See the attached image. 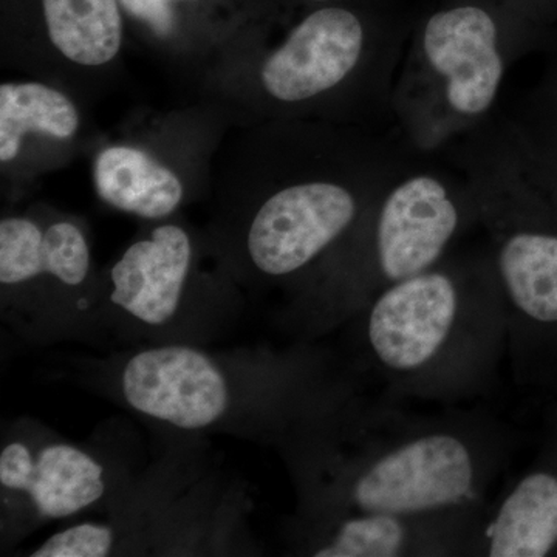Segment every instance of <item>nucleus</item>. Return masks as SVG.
I'll return each mask as SVG.
<instances>
[{
  "instance_id": "1",
  "label": "nucleus",
  "mask_w": 557,
  "mask_h": 557,
  "mask_svg": "<svg viewBox=\"0 0 557 557\" xmlns=\"http://www.w3.org/2000/svg\"><path fill=\"white\" fill-rule=\"evenodd\" d=\"M212 166L207 233L242 285L289 293L347 239L412 150L311 120L234 124Z\"/></svg>"
},
{
  "instance_id": "19",
  "label": "nucleus",
  "mask_w": 557,
  "mask_h": 557,
  "mask_svg": "<svg viewBox=\"0 0 557 557\" xmlns=\"http://www.w3.org/2000/svg\"><path fill=\"white\" fill-rule=\"evenodd\" d=\"M528 3H533V5L541 7V3H544V0H525Z\"/></svg>"
},
{
  "instance_id": "9",
  "label": "nucleus",
  "mask_w": 557,
  "mask_h": 557,
  "mask_svg": "<svg viewBox=\"0 0 557 557\" xmlns=\"http://www.w3.org/2000/svg\"><path fill=\"white\" fill-rule=\"evenodd\" d=\"M189 435L139 472L104 519L61 528L28 556L252 555L245 490L205 469Z\"/></svg>"
},
{
  "instance_id": "16",
  "label": "nucleus",
  "mask_w": 557,
  "mask_h": 557,
  "mask_svg": "<svg viewBox=\"0 0 557 557\" xmlns=\"http://www.w3.org/2000/svg\"><path fill=\"white\" fill-rule=\"evenodd\" d=\"M135 36L199 83L248 32L285 9L281 0H120Z\"/></svg>"
},
{
  "instance_id": "10",
  "label": "nucleus",
  "mask_w": 557,
  "mask_h": 557,
  "mask_svg": "<svg viewBox=\"0 0 557 557\" xmlns=\"http://www.w3.org/2000/svg\"><path fill=\"white\" fill-rule=\"evenodd\" d=\"M101 270L78 215L49 205L0 219V314L33 344L95 341L100 329Z\"/></svg>"
},
{
  "instance_id": "3",
  "label": "nucleus",
  "mask_w": 557,
  "mask_h": 557,
  "mask_svg": "<svg viewBox=\"0 0 557 557\" xmlns=\"http://www.w3.org/2000/svg\"><path fill=\"white\" fill-rule=\"evenodd\" d=\"M287 13L252 28L209 70L205 100L234 124L311 120L369 129L391 116L395 79L416 14L391 0L307 5L274 39Z\"/></svg>"
},
{
  "instance_id": "2",
  "label": "nucleus",
  "mask_w": 557,
  "mask_h": 557,
  "mask_svg": "<svg viewBox=\"0 0 557 557\" xmlns=\"http://www.w3.org/2000/svg\"><path fill=\"white\" fill-rule=\"evenodd\" d=\"M359 395L347 379L274 448L295 486V515L485 511L507 465V428L482 412L418 416Z\"/></svg>"
},
{
  "instance_id": "6",
  "label": "nucleus",
  "mask_w": 557,
  "mask_h": 557,
  "mask_svg": "<svg viewBox=\"0 0 557 557\" xmlns=\"http://www.w3.org/2000/svg\"><path fill=\"white\" fill-rule=\"evenodd\" d=\"M435 157L412 153L347 239L289 293L282 313L289 330L313 339L347 325L383 289L438 265L478 226L467 178Z\"/></svg>"
},
{
  "instance_id": "12",
  "label": "nucleus",
  "mask_w": 557,
  "mask_h": 557,
  "mask_svg": "<svg viewBox=\"0 0 557 557\" xmlns=\"http://www.w3.org/2000/svg\"><path fill=\"white\" fill-rule=\"evenodd\" d=\"M139 472L100 443H75L33 418L2 429L0 539L2 552L58 520L109 511Z\"/></svg>"
},
{
  "instance_id": "18",
  "label": "nucleus",
  "mask_w": 557,
  "mask_h": 557,
  "mask_svg": "<svg viewBox=\"0 0 557 557\" xmlns=\"http://www.w3.org/2000/svg\"><path fill=\"white\" fill-rule=\"evenodd\" d=\"M306 5H322V3L343 2V0H299Z\"/></svg>"
},
{
  "instance_id": "5",
  "label": "nucleus",
  "mask_w": 557,
  "mask_h": 557,
  "mask_svg": "<svg viewBox=\"0 0 557 557\" xmlns=\"http://www.w3.org/2000/svg\"><path fill=\"white\" fill-rule=\"evenodd\" d=\"M350 325L359 368L392 399L448 403L493 387L507 354L508 318L486 247L379 293Z\"/></svg>"
},
{
  "instance_id": "15",
  "label": "nucleus",
  "mask_w": 557,
  "mask_h": 557,
  "mask_svg": "<svg viewBox=\"0 0 557 557\" xmlns=\"http://www.w3.org/2000/svg\"><path fill=\"white\" fill-rule=\"evenodd\" d=\"M485 511L432 516L293 515L287 542L293 555L311 557L469 556Z\"/></svg>"
},
{
  "instance_id": "17",
  "label": "nucleus",
  "mask_w": 557,
  "mask_h": 557,
  "mask_svg": "<svg viewBox=\"0 0 557 557\" xmlns=\"http://www.w3.org/2000/svg\"><path fill=\"white\" fill-rule=\"evenodd\" d=\"M556 547L557 474L534 469L487 504L469 556L544 557Z\"/></svg>"
},
{
  "instance_id": "8",
  "label": "nucleus",
  "mask_w": 557,
  "mask_h": 557,
  "mask_svg": "<svg viewBox=\"0 0 557 557\" xmlns=\"http://www.w3.org/2000/svg\"><path fill=\"white\" fill-rule=\"evenodd\" d=\"M242 304V284L207 231L180 215L146 222L101 270V338L205 346L230 329Z\"/></svg>"
},
{
  "instance_id": "7",
  "label": "nucleus",
  "mask_w": 557,
  "mask_h": 557,
  "mask_svg": "<svg viewBox=\"0 0 557 557\" xmlns=\"http://www.w3.org/2000/svg\"><path fill=\"white\" fill-rule=\"evenodd\" d=\"M537 9L525 0H434L416 14L391 102L406 148L440 156L493 115Z\"/></svg>"
},
{
  "instance_id": "4",
  "label": "nucleus",
  "mask_w": 557,
  "mask_h": 557,
  "mask_svg": "<svg viewBox=\"0 0 557 557\" xmlns=\"http://www.w3.org/2000/svg\"><path fill=\"white\" fill-rule=\"evenodd\" d=\"M78 369L87 386L159 428L273 446L346 380L309 346L212 351L150 344L81 359Z\"/></svg>"
},
{
  "instance_id": "11",
  "label": "nucleus",
  "mask_w": 557,
  "mask_h": 557,
  "mask_svg": "<svg viewBox=\"0 0 557 557\" xmlns=\"http://www.w3.org/2000/svg\"><path fill=\"white\" fill-rule=\"evenodd\" d=\"M233 126L228 110L209 100L132 116L95 145V194L106 207L145 223L175 218L211 193L215 156Z\"/></svg>"
},
{
  "instance_id": "13",
  "label": "nucleus",
  "mask_w": 557,
  "mask_h": 557,
  "mask_svg": "<svg viewBox=\"0 0 557 557\" xmlns=\"http://www.w3.org/2000/svg\"><path fill=\"white\" fill-rule=\"evenodd\" d=\"M126 32L120 0H28L3 17L0 51L3 64L87 104L119 78Z\"/></svg>"
},
{
  "instance_id": "14",
  "label": "nucleus",
  "mask_w": 557,
  "mask_h": 557,
  "mask_svg": "<svg viewBox=\"0 0 557 557\" xmlns=\"http://www.w3.org/2000/svg\"><path fill=\"white\" fill-rule=\"evenodd\" d=\"M97 143L72 91L33 76L0 84V175L11 199Z\"/></svg>"
}]
</instances>
